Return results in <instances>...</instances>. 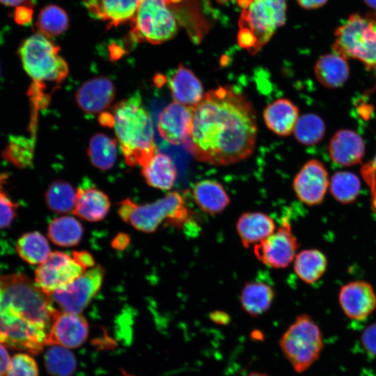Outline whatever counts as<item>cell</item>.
Instances as JSON below:
<instances>
[{"mask_svg": "<svg viewBox=\"0 0 376 376\" xmlns=\"http://www.w3.org/2000/svg\"><path fill=\"white\" fill-rule=\"evenodd\" d=\"M33 139L22 136H13L2 152V157L16 167L23 169L31 166L33 156Z\"/></svg>", "mask_w": 376, "mask_h": 376, "instance_id": "obj_37", "label": "cell"}, {"mask_svg": "<svg viewBox=\"0 0 376 376\" xmlns=\"http://www.w3.org/2000/svg\"><path fill=\"white\" fill-rule=\"evenodd\" d=\"M279 345L293 369L301 373L319 359L324 342L317 323L310 315L303 313L283 333Z\"/></svg>", "mask_w": 376, "mask_h": 376, "instance_id": "obj_8", "label": "cell"}, {"mask_svg": "<svg viewBox=\"0 0 376 376\" xmlns=\"http://www.w3.org/2000/svg\"><path fill=\"white\" fill-rule=\"evenodd\" d=\"M113 127L124 156L130 166H142L155 153L152 118L142 105L141 95L136 92L118 102L112 108Z\"/></svg>", "mask_w": 376, "mask_h": 376, "instance_id": "obj_3", "label": "cell"}, {"mask_svg": "<svg viewBox=\"0 0 376 376\" xmlns=\"http://www.w3.org/2000/svg\"><path fill=\"white\" fill-rule=\"evenodd\" d=\"M121 372L123 376H136L134 375L130 374L125 370L121 369Z\"/></svg>", "mask_w": 376, "mask_h": 376, "instance_id": "obj_49", "label": "cell"}, {"mask_svg": "<svg viewBox=\"0 0 376 376\" xmlns=\"http://www.w3.org/2000/svg\"><path fill=\"white\" fill-rule=\"evenodd\" d=\"M77 197V189L68 182L57 180L48 187L45 198L49 210L56 213L73 212Z\"/></svg>", "mask_w": 376, "mask_h": 376, "instance_id": "obj_32", "label": "cell"}, {"mask_svg": "<svg viewBox=\"0 0 376 376\" xmlns=\"http://www.w3.org/2000/svg\"><path fill=\"white\" fill-rule=\"evenodd\" d=\"M45 369L51 376H72L77 369L75 354L65 347L52 345L44 356Z\"/></svg>", "mask_w": 376, "mask_h": 376, "instance_id": "obj_33", "label": "cell"}, {"mask_svg": "<svg viewBox=\"0 0 376 376\" xmlns=\"http://www.w3.org/2000/svg\"><path fill=\"white\" fill-rule=\"evenodd\" d=\"M222 1V0H220V1Z\"/></svg>", "mask_w": 376, "mask_h": 376, "instance_id": "obj_52", "label": "cell"}, {"mask_svg": "<svg viewBox=\"0 0 376 376\" xmlns=\"http://www.w3.org/2000/svg\"><path fill=\"white\" fill-rule=\"evenodd\" d=\"M364 2L373 9H376V0H363Z\"/></svg>", "mask_w": 376, "mask_h": 376, "instance_id": "obj_47", "label": "cell"}, {"mask_svg": "<svg viewBox=\"0 0 376 376\" xmlns=\"http://www.w3.org/2000/svg\"><path fill=\"white\" fill-rule=\"evenodd\" d=\"M333 52L376 70V13H354L334 32Z\"/></svg>", "mask_w": 376, "mask_h": 376, "instance_id": "obj_7", "label": "cell"}, {"mask_svg": "<svg viewBox=\"0 0 376 376\" xmlns=\"http://www.w3.org/2000/svg\"><path fill=\"white\" fill-rule=\"evenodd\" d=\"M193 198L198 207L210 214L222 212L230 203V198L224 187L214 180L196 182L193 188Z\"/></svg>", "mask_w": 376, "mask_h": 376, "instance_id": "obj_25", "label": "cell"}, {"mask_svg": "<svg viewBox=\"0 0 376 376\" xmlns=\"http://www.w3.org/2000/svg\"><path fill=\"white\" fill-rule=\"evenodd\" d=\"M273 219L260 212H246L238 218L236 230L245 248L259 243L275 230Z\"/></svg>", "mask_w": 376, "mask_h": 376, "instance_id": "obj_21", "label": "cell"}, {"mask_svg": "<svg viewBox=\"0 0 376 376\" xmlns=\"http://www.w3.org/2000/svg\"><path fill=\"white\" fill-rule=\"evenodd\" d=\"M116 88L105 77H97L83 83L75 93V101L81 110L87 113L105 111L113 102Z\"/></svg>", "mask_w": 376, "mask_h": 376, "instance_id": "obj_17", "label": "cell"}, {"mask_svg": "<svg viewBox=\"0 0 376 376\" xmlns=\"http://www.w3.org/2000/svg\"><path fill=\"white\" fill-rule=\"evenodd\" d=\"M210 319L215 323L217 324H226L229 322V316L224 312L222 311H215L210 314Z\"/></svg>", "mask_w": 376, "mask_h": 376, "instance_id": "obj_45", "label": "cell"}, {"mask_svg": "<svg viewBox=\"0 0 376 376\" xmlns=\"http://www.w3.org/2000/svg\"><path fill=\"white\" fill-rule=\"evenodd\" d=\"M338 300L345 315L352 320H364L376 308V294L372 285L365 281L343 285Z\"/></svg>", "mask_w": 376, "mask_h": 376, "instance_id": "obj_16", "label": "cell"}, {"mask_svg": "<svg viewBox=\"0 0 376 376\" xmlns=\"http://www.w3.org/2000/svg\"><path fill=\"white\" fill-rule=\"evenodd\" d=\"M59 47L48 37L38 32L24 40L19 55L25 72L33 79L31 99L41 104V90L45 82L61 83L68 74V66L58 54Z\"/></svg>", "mask_w": 376, "mask_h": 376, "instance_id": "obj_4", "label": "cell"}, {"mask_svg": "<svg viewBox=\"0 0 376 376\" xmlns=\"http://www.w3.org/2000/svg\"><path fill=\"white\" fill-rule=\"evenodd\" d=\"M318 81L329 88L341 86L347 81L350 70L347 59L333 52L319 58L314 68Z\"/></svg>", "mask_w": 376, "mask_h": 376, "instance_id": "obj_26", "label": "cell"}, {"mask_svg": "<svg viewBox=\"0 0 376 376\" xmlns=\"http://www.w3.org/2000/svg\"><path fill=\"white\" fill-rule=\"evenodd\" d=\"M274 290L268 284L260 281L245 283L241 291L242 309L251 317H258L269 310L274 299Z\"/></svg>", "mask_w": 376, "mask_h": 376, "instance_id": "obj_27", "label": "cell"}, {"mask_svg": "<svg viewBox=\"0 0 376 376\" xmlns=\"http://www.w3.org/2000/svg\"><path fill=\"white\" fill-rule=\"evenodd\" d=\"M118 214L124 221L144 233H152L164 224L181 226L189 217L185 200L178 191L169 192L148 204H136L125 199L119 204Z\"/></svg>", "mask_w": 376, "mask_h": 376, "instance_id": "obj_6", "label": "cell"}, {"mask_svg": "<svg viewBox=\"0 0 376 376\" xmlns=\"http://www.w3.org/2000/svg\"><path fill=\"white\" fill-rule=\"evenodd\" d=\"M328 186L327 171L317 159L307 162L295 175L292 182L297 197L310 206L322 202Z\"/></svg>", "mask_w": 376, "mask_h": 376, "instance_id": "obj_13", "label": "cell"}, {"mask_svg": "<svg viewBox=\"0 0 376 376\" xmlns=\"http://www.w3.org/2000/svg\"><path fill=\"white\" fill-rule=\"evenodd\" d=\"M68 24V16L61 8L49 5L40 10L36 25L38 32L47 37H53L65 31Z\"/></svg>", "mask_w": 376, "mask_h": 376, "instance_id": "obj_34", "label": "cell"}, {"mask_svg": "<svg viewBox=\"0 0 376 376\" xmlns=\"http://www.w3.org/2000/svg\"><path fill=\"white\" fill-rule=\"evenodd\" d=\"M293 132L299 143L305 146H313L322 139L325 133V125L318 115L306 113L298 118Z\"/></svg>", "mask_w": 376, "mask_h": 376, "instance_id": "obj_35", "label": "cell"}, {"mask_svg": "<svg viewBox=\"0 0 376 376\" xmlns=\"http://www.w3.org/2000/svg\"><path fill=\"white\" fill-rule=\"evenodd\" d=\"M0 343L38 354L58 311L50 297L20 273L0 276Z\"/></svg>", "mask_w": 376, "mask_h": 376, "instance_id": "obj_2", "label": "cell"}, {"mask_svg": "<svg viewBox=\"0 0 376 376\" xmlns=\"http://www.w3.org/2000/svg\"><path fill=\"white\" fill-rule=\"evenodd\" d=\"M361 173L370 187L373 200H376V155L372 162L363 167Z\"/></svg>", "mask_w": 376, "mask_h": 376, "instance_id": "obj_41", "label": "cell"}, {"mask_svg": "<svg viewBox=\"0 0 376 376\" xmlns=\"http://www.w3.org/2000/svg\"><path fill=\"white\" fill-rule=\"evenodd\" d=\"M10 361V355L6 348L0 343V376H6Z\"/></svg>", "mask_w": 376, "mask_h": 376, "instance_id": "obj_42", "label": "cell"}, {"mask_svg": "<svg viewBox=\"0 0 376 376\" xmlns=\"http://www.w3.org/2000/svg\"><path fill=\"white\" fill-rule=\"evenodd\" d=\"M360 188L359 178L350 172L340 171L332 175L330 191L334 198L341 203L354 202L359 194Z\"/></svg>", "mask_w": 376, "mask_h": 376, "instance_id": "obj_36", "label": "cell"}, {"mask_svg": "<svg viewBox=\"0 0 376 376\" xmlns=\"http://www.w3.org/2000/svg\"><path fill=\"white\" fill-rule=\"evenodd\" d=\"M168 82L174 102L194 107L204 96L200 79L191 69L182 63L174 70Z\"/></svg>", "mask_w": 376, "mask_h": 376, "instance_id": "obj_19", "label": "cell"}, {"mask_svg": "<svg viewBox=\"0 0 376 376\" xmlns=\"http://www.w3.org/2000/svg\"><path fill=\"white\" fill-rule=\"evenodd\" d=\"M18 204L0 187V229L8 227L16 216Z\"/></svg>", "mask_w": 376, "mask_h": 376, "instance_id": "obj_39", "label": "cell"}, {"mask_svg": "<svg viewBox=\"0 0 376 376\" xmlns=\"http://www.w3.org/2000/svg\"><path fill=\"white\" fill-rule=\"evenodd\" d=\"M110 208L107 195L94 187H79L77 189V197L74 214L79 218L96 222L103 219Z\"/></svg>", "mask_w": 376, "mask_h": 376, "instance_id": "obj_23", "label": "cell"}, {"mask_svg": "<svg viewBox=\"0 0 376 376\" xmlns=\"http://www.w3.org/2000/svg\"><path fill=\"white\" fill-rule=\"evenodd\" d=\"M117 141L103 133H97L89 141L87 153L92 164L102 171L111 169L117 158Z\"/></svg>", "mask_w": 376, "mask_h": 376, "instance_id": "obj_29", "label": "cell"}, {"mask_svg": "<svg viewBox=\"0 0 376 376\" xmlns=\"http://www.w3.org/2000/svg\"><path fill=\"white\" fill-rule=\"evenodd\" d=\"M361 343L366 353L376 358V322L369 324L362 331Z\"/></svg>", "mask_w": 376, "mask_h": 376, "instance_id": "obj_40", "label": "cell"}, {"mask_svg": "<svg viewBox=\"0 0 376 376\" xmlns=\"http://www.w3.org/2000/svg\"><path fill=\"white\" fill-rule=\"evenodd\" d=\"M256 137L251 102L231 87L219 86L193 107L190 134L182 146L198 162L228 166L251 156Z\"/></svg>", "mask_w": 376, "mask_h": 376, "instance_id": "obj_1", "label": "cell"}, {"mask_svg": "<svg viewBox=\"0 0 376 376\" xmlns=\"http://www.w3.org/2000/svg\"><path fill=\"white\" fill-rule=\"evenodd\" d=\"M16 250L21 258L31 265L42 263L52 253L47 239L36 231L22 235L17 242Z\"/></svg>", "mask_w": 376, "mask_h": 376, "instance_id": "obj_31", "label": "cell"}, {"mask_svg": "<svg viewBox=\"0 0 376 376\" xmlns=\"http://www.w3.org/2000/svg\"><path fill=\"white\" fill-rule=\"evenodd\" d=\"M180 0H140L132 19L131 38L139 42L160 44L173 38L178 22L173 5Z\"/></svg>", "mask_w": 376, "mask_h": 376, "instance_id": "obj_9", "label": "cell"}, {"mask_svg": "<svg viewBox=\"0 0 376 376\" xmlns=\"http://www.w3.org/2000/svg\"><path fill=\"white\" fill-rule=\"evenodd\" d=\"M193 107L177 102L166 106L158 117L160 136L173 145H183L190 134Z\"/></svg>", "mask_w": 376, "mask_h": 376, "instance_id": "obj_15", "label": "cell"}, {"mask_svg": "<svg viewBox=\"0 0 376 376\" xmlns=\"http://www.w3.org/2000/svg\"><path fill=\"white\" fill-rule=\"evenodd\" d=\"M29 0H0V2L6 6H17L24 4Z\"/></svg>", "mask_w": 376, "mask_h": 376, "instance_id": "obj_46", "label": "cell"}, {"mask_svg": "<svg viewBox=\"0 0 376 376\" xmlns=\"http://www.w3.org/2000/svg\"><path fill=\"white\" fill-rule=\"evenodd\" d=\"M141 173L148 185L162 190L171 189L177 175L171 158L157 152L141 166Z\"/></svg>", "mask_w": 376, "mask_h": 376, "instance_id": "obj_24", "label": "cell"}, {"mask_svg": "<svg viewBox=\"0 0 376 376\" xmlns=\"http://www.w3.org/2000/svg\"><path fill=\"white\" fill-rule=\"evenodd\" d=\"M88 324L81 313H56L48 334L47 345H58L68 349L81 345L88 336Z\"/></svg>", "mask_w": 376, "mask_h": 376, "instance_id": "obj_14", "label": "cell"}, {"mask_svg": "<svg viewBox=\"0 0 376 376\" xmlns=\"http://www.w3.org/2000/svg\"><path fill=\"white\" fill-rule=\"evenodd\" d=\"M72 256L86 268L93 267L94 265L92 256L86 251H75L72 253Z\"/></svg>", "mask_w": 376, "mask_h": 376, "instance_id": "obj_43", "label": "cell"}, {"mask_svg": "<svg viewBox=\"0 0 376 376\" xmlns=\"http://www.w3.org/2000/svg\"><path fill=\"white\" fill-rule=\"evenodd\" d=\"M263 116L272 132L280 136H287L294 131L299 118V109L290 100L279 98L265 108Z\"/></svg>", "mask_w": 376, "mask_h": 376, "instance_id": "obj_22", "label": "cell"}, {"mask_svg": "<svg viewBox=\"0 0 376 376\" xmlns=\"http://www.w3.org/2000/svg\"><path fill=\"white\" fill-rule=\"evenodd\" d=\"M104 270L97 266L49 295L62 311L80 314L101 287Z\"/></svg>", "mask_w": 376, "mask_h": 376, "instance_id": "obj_10", "label": "cell"}, {"mask_svg": "<svg viewBox=\"0 0 376 376\" xmlns=\"http://www.w3.org/2000/svg\"><path fill=\"white\" fill-rule=\"evenodd\" d=\"M365 146L361 137L350 130H340L331 138L329 145L331 159L336 164L350 166L361 162Z\"/></svg>", "mask_w": 376, "mask_h": 376, "instance_id": "obj_20", "label": "cell"}, {"mask_svg": "<svg viewBox=\"0 0 376 376\" xmlns=\"http://www.w3.org/2000/svg\"><path fill=\"white\" fill-rule=\"evenodd\" d=\"M48 237L56 245L72 246L81 241L84 229L80 222L70 216L54 219L48 226Z\"/></svg>", "mask_w": 376, "mask_h": 376, "instance_id": "obj_30", "label": "cell"}, {"mask_svg": "<svg viewBox=\"0 0 376 376\" xmlns=\"http://www.w3.org/2000/svg\"><path fill=\"white\" fill-rule=\"evenodd\" d=\"M38 366L35 359L26 353L15 354L8 365L6 376H38Z\"/></svg>", "mask_w": 376, "mask_h": 376, "instance_id": "obj_38", "label": "cell"}, {"mask_svg": "<svg viewBox=\"0 0 376 376\" xmlns=\"http://www.w3.org/2000/svg\"><path fill=\"white\" fill-rule=\"evenodd\" d=\"M140 0H83L91 15L107 22V28L132 20Z\"/></svg>", "mask_w": 376, "mask_h": 376, "instance_id": "obj_18", "label": "cell"}, {"mask_svg": "<svg viewBox=\"0 0 376 376\" xmlns=\"http://www.w3.org/2000/svg\"><path fill=\"white\" fill-rule=\"evenodd\" d=\"M0 74H1V68H0Z\"/></svg>", "mask_w": 376, "mask_h": 376, "instance_id": "obj_50", "label": "cell"}, {"mask_svg": "<svg viewBox=\"0 0 376 376\" xmlns=\"http://www.w3.org/2000/svg\"><path fill=\"white\" fill-rule=\"evenodd\" d=\"M298 248L297 240L285 217L276 231L254 245L253 253L264 265L281 269L288 267L294 261Z\"/></svg>", "mask_w": 376, "mask_h": 376, "instance_id": "obj_11", "label": "cell"}, {"mask_svg": "<svg viewBox=\"0 0 376 376\" xmlns=\"http://www.w3.org/2000/svg\"><path fill=\"white\" fill-rule=\"evenodd\" d=\"M0 297H1V292H0Z\"/></svg>", "mask_w": 376, "mask_h": 376, "instance_id": "obj_51", "label": "cell"}, {"mask_svg": "<svg viewBox=\"0 0 376 376\" xmlns=\"http://www.w3.org/2000/svg\"><path fill=\"white\" fill-rule=\"evenodd\" d=\"M86 269L72 255L52 252L36 269L35 282L49 295L82 274Z\"/></svg>", "mask_w": 376, "mask_h": 376, "instance_id": "obj_12", "label": "cell"}, {"mask_svg": "<svg viewBox=\"0 0 376 376\" xmlns=\"http://www.w3.org/2000/svg\"><path fill=\"white\" fill-rule=\"evenodd\" d=\"M242 11L237 42L255 54L285 22V0H238Z\"/></svg>", "mask_w": 376, "mask_h": 376, "instance_id": "obj_5", "label": "cell"}, {"mask_svg": "<svg viewBox=\"0 0 376 376\" xmlns=\"http://www.w3.org/2000/svg\"><path fill=\"white\" fill-rule=\"evenodd\" d=\"M246 376H269L268 375L260 372H251Z\"/></svg>", "mask_w": 376, "mask_h": 376, "instance_id": "obj_48", "label": "cell"}, {"mask_svg": "<svg viewBox=\"0 0 376 376\" xmlns=\"http://www.w3.org/2000/svg\"><path fill=\"white\" fill-rule=\"evenodd\" d=\"M328 0H297L300 6L305 9H316L323 6Z\"/></svg>", "mask_w": 376, "mask_h": 376, "instance_id": "obj_44", "label": "cell"}, {"mask_svg": "<svg viewBox=\"0 0 376 376\" xmlns=\"http://www.w3.org/2000/svg\"><path fill=\"white\" fill-rule=\"evenodd\" d=\"M327 267L326 256L315 249L299 252L294 259V270L298 277L308 284L318 281L324 274Z\"/></svg>", "mask_w": 376, "mask_h": 376, "instance_id": "obj_28", "label": "cell"}]
</instances>
